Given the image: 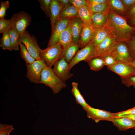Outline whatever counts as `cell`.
<instances>
[{
    "instance_id": "obj_1",
    "label": "cell",
    "mask_w": 135,
    "mask_h": 135,
    "mask_svg": "<svg viewBox=\"0 0 135 135\" xmlns=\"http://www.w3.org/2000/svg\"><path fill=\"white\" fill-rule=\"evenodd\" d=\"M107 26L118 42H127L135 35V28L128 24L127 20L112 10H109Z\"/></svg>"
},
{
    "instance_id": "obj_2",
    "label": "cell",
    "mask_w": 135,
    "mask_h": 135,
    "mask_svg": "<svg viewBox=\"0 0 135 135\" xmlns=\"http://www.w3.org/2000/svg\"><path fill=\"white\" fill-rule=\"evenodd\" d=\"M40 84L49 87L54 94L58 93L62 88L67 87L65 82L55 74L52 69L47 67L42 71Z\"/></svg>"
},
{
    "instance_id": "obj_3",
    "label": "cell",
    "mask_w": 135,
    "mask_h": 135,
    "mask_svg": "<svg viewBox=\"0 0 135 135\" xmlns=\"http://www.w3.org/2000/svg\"><path fill=\"white\" fill-rule=\"evenodd\" d=\"M63 50L62 46L58 42L44 50H42L40 54V59L46 67L52 68L59 59Z\"/></svg>"
},
{
    "instance_id": "obj_4",
    "label": "cell",
    "mask_w": 135,
    "mask_h": 135,
    "mask_svg": "<svg viewBox=\"0 0 135 135\" xmlns=\"http://www.w3.org/2000/svg\"><path fill=\"white\" fill-rule=\"evenodd\" d=\"M10 19L11 29L16 32L20 35L26 30L32 21L30 15L24 11L14 14Z\"/></svg>"
},
{
    "instance_id": "obj_5",
    "label": "cell",
    "mask_w": 135,
    "mask_h": 135,
    "mask_svg": "<svg viewBox=\"0 0 135 135\" xmlns=\"http://www.w3.org/2000/svg\"><path fill=\"white\" fill-rule=\"evenodd\" d=\"M19 42L23 43L30 54L36 60H41L40 54L42 49L37 39L34 35H30L26 30L20 35Z\"/></svg>"
},
{
    "instance_id": "obj_6",
    "label": "cell",
    "mask_w": 135,
    "mask_h": 135,
    "mask_svg": "<svg viewBox=\"0 0 135 135\" xmlns=\"http://www.w3.org/2000/svg\"><path fill=\"white\" fill-rule=\"evenodd\" d=\"M114 57L118 62L132 65L134 60L130 53L127 43L119 42L109 54Z\"/></svg>"
},
{
    "instance_id": "obj_7",
    "label": "cell",
    "mask_w": 135,
    "mask_h": 135,
    "mask_svg": "<svg viewBox=\"0 0 135 135\" xmlns=\"http://www.w3.org/2000/svg\"><path fill=\"white\" fill-rule=\"evenodd\" d=\"M27 67L26 77L30 82L40 84L43 70L46 66L42 60H36L31 64L26 62Z\"/></svg>"
},
{
    "instance_id": "obj_8",
    "label": "cell",
    "mask_w": 135,
    "mask_h": 135,
    "mask_svg": "<svg viewBox=\"0 0 135 135\" xmlns=\"http://www.w3.org/2000/svg\"><path fill=\"white\" fill-rule=\"evenodd\" d=\"M118 42L112 33L111 34L96 48L94 54L89 59L109 54Z\"/></svg>"
},
{
    "instance_id": "obj_9",
    "label": "cell",
    "mask_w": 135,
    "mask_h": 135,
    "mask_svg": "<svg viewBox=\"0 0 135 135\" xmlns=\"http://www.w3.org/2000/svg\"><path fill=\"white\" fill-rule=\"evenodd\" d=\"M96 48L92 41L84 48L78 50L72 61L69 63V70L79 62H86L94 54Z\"/></svg>"
},
{
    "instance_id": "obj_10",
    "label": "cell",
    "mask_w": 135,
    "mask_h": 135,
    "mask_svg": "<svg viewBox=\"0 0 135 135\" xmlns=\"http://www.w3.org/2000/svg\"><path fill=\"white\" fill-rule=\"evenodd\" d=\"M108 70L116 73L124 79L135 76V68L132 65L118 62L113 66L107 67Z\"/></svg>"
},
{
    "instance_id": "obj_11",
    "label": "cell",
    "mask_w": 135,
    "mask_h": 135,
    "mask_svg": "<svg viewBox=\"0 0 135 135\" xmlns=\"http://www.w3.org/2000/svg\"><path fill=\"white\" fill-rule=\"evenodd\" d=\"M53 70L55 74L63 82L72 77L73 75L69 70V63L63 58H59L54 66Z\"/></svg>"
},
{
    "instance_id": "obj_12",
    "label": "cell",
    "mask_w": 135,
    "mask_h": 135,
    "mask_svg": "<svg viewBox=\"0 0 135 135\" xmlns=\"http://www.w3.org/2000/svg\"><path fill=\"white\" fill-rule=\"evenodd\" d=\"M72 18L58 19L56 22L48 44V47L58 42L60 36L62 32L68 26Z\"/></svg>"
},
{
    "instance_id": "obj_13",
    "label": "cell",
    "mask_w": 135,
    "mask_h": 135,
    "mask_svg": "<svg viewBox=\"0 0 135 135\" xmlns=\"http://www.w3.org/2000/svg\"><path fill=\"white\" fill-rule=\"evenodd\" d=\"M88 118L98 123L101 121H111L114 114L106 111L93 108L90 106L86 111Z\"/></svg>"
},
{
    "instance_id": "obj_14",
    "label": "cell",
    "mask_w": 135,
    "mask_h": 135,
    "mask_svg": "<svg viewBox=\"0 0 135 135\" xmlns=\"http://www.w3.org/2000/svg\"><path fill=\"white\" fill-rule=\"evenodd\" d=\"M96 30L92 25L84 24L79 43L81 49L85 47L92 41Z\"/></svg>"
},
{
    "instance_id": "obj_15",
    "label": "cell",
    "mask_w": 135,
    "mask_h": 135,
    "mask_svg": "<svg viewBox=\"0 0 135 135\" xmlns=\"http://www.w3.org/2000/svg\"><path fill=\"white\" fill-rule=\"evenodd\" d=\"M73 19H72L68 26L60 34L59 39V42L65 50L72 42V28Z\"/></svg>"
},
{
    "instance_id": "obj_16",
    "label": "cell",
    "mask_w": 135,
    "mask_h": 135,
    "mask_svg": "<svg viewBox=\"0 0 135 135\" xmlns=\"http://www.w3.org/2000/svg\"><path fill=\"white\" fill-rule=\"evenodd\" d=\"M64 8L58 0H51L50 7V18L52 32Z\"/></svg>"
},
{
    "instance_id": "obj_17",
    "label": "cell",
    "mask_w": 135,
    "mask_h": 135,
    "mask_svg": "<svg viewBox=\"0 0 135 135\" xmlns=\"http://www.w3.org/2000/svg\"><path fill=\"white\" fill-rule=\"evenodd\" d=\"M120 131H125L135 127V122L129 118L123 117H114L111 120Z\"/></svg>"
},
{
    "instance_id": "obj_18",
    "label": "cell",
    "mask_w": 135,
    "mask_h": 135,
    "mask_svg": "<svg viewBox=\"0 0 135 135\" xmlns=\"http://www.w3.org/2000/svg\"><path fill=\"white\" fill-rule=\"evenodd\" d=\"M112 33V30L107 26L96 30L92 40L96 48Z\"/></svg>"
},
{
    "instance_id": "obj_19",
    "label": "cell",
    "mask_w": 135,
    "mask_h": 135,
    "mask_svg": "<svg viewBox=\"0 0 135 135\" xmlns=\"http://www.w3.org/2000/svg\"><path fill=\"white\" fill-rule=\"evenodd\" d=\"M108 11L92 14V25L95 29L100 28L107 26Z\"/></svg>"
},
{
    "instance_id": "obj_20",
    "label": "cell",
    "mask_w": 135,
    "mask_h": 135,
    "mask_svg": "<svg viewBox=\"0 0 135 135\" xmlns=\"http://www.w3.org/2000/svg\"><path fill=\"white\" fill-rule=\"evenodd\" d=\"M108 3L109 10L124 18L127 16L128 11L121 0H108Z\"/></svg>"
},
{
    "instance_id": "obj_21",
    "label": "cell",
    "mask_w": 135,
    "mask_h": 135,
    "mask_svg": "<svg viewBox=\"0 0 135 135\" xmlns=\"http://www.w3.org/2000/svg\"><path fill=\"white\" fill-rule=\"evenodd\" d=\"M80 48L79 44L71 43L64 50H63L60 58H63L68 62L72 61Z\"/></svg>"
},
{
    "instance_id": "obj_22",
    "label": "cell",
    "mask_w": 135,
    "mask_h": 135,
    "mask_svg": "<svg viewBox=\"0 0 135 135\" xmlns=\"http://www.w3.org/2000/svg\"><path fill=\"white\" fill-rule=\"evenodd\" d=\"M84 24L78 17L74 18L72 28V42L79 44Z\"/></svg>"
},
{
    "instance_id": "obj_23",
    "label": "cell",
    "mask_w": 135,
    "mask_h": 135,
    "mask_svg": "<svg viewBox=\"0 0 135 135\" xmlns=\"http://www.w3.org/2000/svg\"><path fill=\"white\" fill-rule=\"evenodd\" d=\"M72 88L71 92L74 96L76 103L80 105L86 111L90 106L86 102L84 97L81 94L78 87V83L73 82L72 83Z\"/></svg>"
},
{
    "instance_id": "obj_24",
    "label": "cell",
    "mask_w": 135,
    "mask_h": 135,
    "mask_svg": "<svg viewBox=\"0 0 135 135\" xmlns=\"http://www.w3.org/2000/svg\"><path fill=\"white\" fill-rule=\"evenodd\" d=\"M92 13L89 7L83 6L78 10V18L84 24L92 25Z\"/></svg>"
},
{
    "instance_id": "obj_25",
    "label": "cell",
    "mask_w": 135,
    "mask_h": 135,
    "mask_svg": "<svg viewBox=\"0 0 135 135\" xmlns=\"http://www.w3.org/2000/svg\"><path fill=\"white\" fill-rule=\"evenodd\" d=\"M85 62L88 63L91 70L96 71L100 70L105 66L102 56L93 57Z\"/></svg>"
},
{
    "instance_id": "obj_26",
    "label": "cell",
    "mask_w": 135,
    "mask_h": 135,
    "mask_svg": "<svg viewBox=\"0 0 135 135\" xmlns=\"http://www.w3.org/2000/svg\"><path fill=\"white\" fill-rule=\"evenodd\" d=\"M78 10L72 5L66 6L63 9L58 19L78 17Z\"/></svg>"
},
{
    "instance_id": "obj_27",
    "label": "cell",
    "mask_w": 135,
    "mask_h": 135,
    "mask_svg": "<svg viewBox=\"0 0 135 135\" xmlns=\"http://www.w3.org/2000/svg\"><path fill=\"white\" fill-rule=\"evenodd\" d=\"M2 34L0 40V47L4 50L12 51L11 41L8 32H4Z\"/></svg>"
},
{
    "instance_id": "obj_28",
    "label": "cell",
    "mask_w": 135,
    "mask_h": 135,
    "mask_svg": "<svg viewBox=\"0 0 135 135\" xmlns=\"http://www.w3.org/2000/svg\"><path fill=\"white\" fill-rule=\"evenodd\" d=\"M8 32L11 40L12 51L19 50L20 35L12 29L10 30Z\"/></svg>"
},
{
    "instance_id": "obj_29",
    "label": "cell",
    "mask_w": 135,
    "mask_h": 135,
    "mask_svg": "<svg viewBox=\"0 0 135 135\" xmlns=\"http://www.w3.org/2000/svg\"><path fill=\"white\" fill-rule=\"evenodd\" d=\"M20 48V54L21 58L28 64H31L36 60L30 54L24 45L22 43L19 44Z\"/></svg>"
},
{
    "instance_id": "obj_30",
    "label": "cell",
    "mask_w": 135,
    "mask_h": 135,
    "mask_svg": "<svg viewBox=\"0 0 135 135\" xmlns=\"http://www.w3.org/2000/svg\"><path fill=\"white\" fill-rule=\"evenodd\" d=\"M89 7L92 14L107 12L109 10L108 3L90 5Z\"/></svg>"
},
{
    "instance_id": "obj_31",
    "label": "cell",
    "mask_w": 135,
    "mask_h": 135,
    "mask_svg": "<svg viewBox=\"0 0 135 135\" xmlns=\"http://www.w3.org/2000/svg\"><path fill=\"white\" fill-rule=\"evenodd\" d=\"M12 23L10 19L6 20L4 18L0 19V33L3 34L8 32L11 29Z\"/></svg>"
},
{
    "instance_id": "obj_32",
    "label": "cell",
    "mask_w": 135,
    "mask_h": 135,
    "mask_svg": "<svg viewBox=\"0 0 135 135\" xmlns=\"http://www.w3.org/2000/svg\"><path fill=\"white\" fill-rule=\"evenodd\" d=\"M40 7L47 17L50 18V7L51 0H38Z\"/></svg>"
},
{
    "instance_id": "obj_33",
    "label": "cell",
    "mask_w": 135,
    "mask_h": 135,
    "mask_svg": "<svg viewBox=\"0 0 135 135\" xmlns=\"http://www.w3.org/2000/svg\"><path fill=\"white\" fill-rule=\"evenodd\" d=\"M102 56L105 66L107 67L112 66L118 62L116 58L111 55L107 54Z\"/></svg>"
},
{
    "instance_id": "obj_34",
    "label": "cell",
    "mask_w": 135,
    "mask_h": 135,
    "mask_svg": "<svg viewBox=\"0 0 135 135\" xmlns=\"http://www.w3.org/2000/svg\"><path fill=\"white\" fill-rule=\"evenodd\" d=\"M14 129L12 125L0 124V135H10V133Z\"/></svg>"
},
{
    "instance_id": "obj_35",
    "label": "cell",
    "mask_w": 135,
    "mask_h": 135,
    "mask_svg": "<svg viewBox=\"0 0 135 135\" xmlns=\"http://www.w3.org/2000/svg\"><path fill=\"white\" fill-rule=\"evenodd\" d=\"M0 8V19L4 18L7 10L9 8L10 5L8 1H1Z\"/></svg>"
},
{
    "instance_id": "obj_36",
    "label": "cell",
    "mask_w": 135,
    "mask_h": 135,
    "mask_svg": "<svg viewBox=\"0 0 135 135\" xmlns=\"http://www.w3.org/2000/svg\"><path fill=\"white\" fill-rule=\"evenodd\" d=\"M70 2L71 4L78 10L84 6L89 7V4L87 0H70Z\"/></svg>"
},
{
    "instance_id": "obj_37",
    "label": "cell",
    "mask_w": 135,
    "mask_h": 135,
    "mask_svg": "<svg viewBox=\"0 0 135 135\" xmlns=\"http://www.w3.org/2000/svg\"><path fill=\"white\" fill-rule=\"evenodd\" d=\"M126 43L130 54L135 60V35Z\"/></svg>"
},
{
    "instance_id": "obj_38",
    "label": "cell",
    "mask_w": 135,
    "mask_h": 135,
    "mask_svg": "<svg viewBox=\"0 0 135 135\" xmlns=\"http://www.w3.org/2000/svg\"><path fill=\"white\" fill-rule=\"evenodd\" d=\"M121 80L122 83L127 87L133 86L135 88V76Z\"/></svg>"
},
{
    "instance_id": "obj_39",
    "label": "cell",
    "mask_w": 135,
    "mask_h": 135,
    "mask_svg": "<svg viewBox=\"0 0 135 135\" xmlns=\"http://www.w3.org/2000/svg\"><path fill=\"white\" fill-rule=\"evenodd\" d=\"M134 114H135V106L127 110L114 114V117H119Z\"/></svg>"
},
{
    "instance_id": "obj_40",
    "label": "cell",
    "mask_w": 135,
    "mask_h": 135,
    "mask_svg": "<svg viewBox=\"0 0 135 135\" xmlns=\"http://www.w3.org/2000/svg\"><path fill=\"white\" fill-rule=\"evenodd\" d=\"M121 0L128 12L135 6V0Z\"/></svg>"
},
{
    "instance_id": "obj_41",
    "label": "cell",
    "mask_w": 135,
    "mask_h": 135,
    "mask_svg": "<svg viewBox=\"0 0 135 135\" xmlns=\"http://www.w3.org/2000/svg\"><path fill=\"white\" fill-rule=\"evenodd\" d=\"M135 17V6L128 12L125 18L128 21Z\"/></svg>"
},
{
    "instance_id": "obj_42",
    "label": "cell",
    "mask_w": 135,
    "mask_h": 135,
    "mask_svg": "<svg viewBox=\"0 0 135 135\" xmlns=\"http://www.w3.org/2000/svg\"><path fill=\"white\" fill-rule=\"evenodd\" d=\"M89 5L91 4L107 3L108 0H88Z\"/></svg>"
},
{
    "instance_id": "obj_43",
    "label": "cell",
    "mask_w": 135,
    "mask_h": 135,
    "mask_svg": "<svg viewBox=\"0 0 135 135\" xmlns=\"http://www.w3.org/2000/svg\"><path fill=\"white\" fill-rule=\"evenodd\" d=\"M58 0L63 8L66 6L72 5L70 0Z\"/></svg>"
},
{
    "instance_id": "obj_44",
    "label": "cell",
    "mask_w": 135,
    "mask_h": 135,
    "mask_svg": "<svg viewBox=\"0 0 135 135\" xmlns=\"http://www.w3.org/2000/svg\"><path fill=\"white\" fill-rule=\"evenodd\" d=\"M127 21L129 25L132 27L135 28V17Z\"/></svg>"
},
{
    "instance_id": "obj_45",
    "label": "cell",
    "mask_w": 135,
    "mask_h": 135,
    "mask_svg": "<svg viewBox=\"0 0 135 135\" xmlns=\"http://www.w3.org/2000/svg\"><path fill=\"white\" fill-rule=\"evenodd\" d=\"M121 117H123L129 118L135 122V114L128 115Z\"/></svg>"
},
{
    "instance_id": "obj_46",
    "label": "cell",
    "mask_w": 135,
    "mask_h": 135,
    "mask_svg": "<svg viewBox=\"0 0 135 135\" xmlns=\"http://www.w3.org/2000/svg\"><path fill=\"white\" fill-rule=\"evenodd\" d=\"M132 65L135 68V60H134L132 64Z\"/></svg>"
},
{
    "instance_id": "obj_47",
    "label": "cell",
    "mask_w": 135,
    "mask_h": 135,
    "mask_svg": "<svg viewBox=\"0 0 135 135\" xmlns=\"http://www.w3.org/2000/svg\"><path fill=\"white\" fill-rule=\"evenodd\" d=\"M134 128V129H135V128Z\"/></svg>"
}]
</instances>
